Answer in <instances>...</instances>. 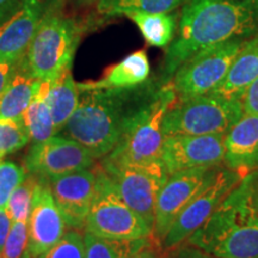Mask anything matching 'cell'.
<instances>
[{"instance_id": "cell-1", "label": "cell", "mask_w": 258, "mask_h": 258, "mask_svg": "<svg viewBox=\"0 0 258 258\" xmlns=\"http://www.w3.org/2000/svg\"><path fill=\"white\" fill-rule=\"evenodd\" d=\"M258 34V0H188L163 61L169 83L184 61L205 48Z\"/></svg>"}, {"instance_id": "cell-2", "label": "cell", "mask_w": 258, "mask_h": 258, "mask_svg": "<svg viewBox=\"0 0 258 258\" xmlns=\"http://www.w3.org/2000/svg\"><path fill=\"white\" fill-rule=\"evenodd\" d=\"M254 178L256 172L243 177L185 244L218 258H258Z\"/></svg>"}, {"instance_id": "cell-3", "label": "cell", "mask_w": 258, "mask_h": 258, "mask_svg": "<svg viewBox=\"0 0 258 258\" xmlns=\"http://www.w3.org/2000/svg\"><path fill=\"white\" fill-rule=\"evenodd\" d=\"M139 101L137 88L83 90L62 131L95 159H102L118 143L125 118Z\"/></svg>"}, {"instance_id": "cell-4", "label": "cell", "mask_w": 258, "mask_h": 258, "mask_svg": "<svg viewBox=\"0 0 258 258\" xmlns=\"http://www.w3.org/2000/svg\"><path fill=\"white\" fill-rule=\"evenodd\" d=\"M176 101L171 82L163 83L151 95H145L128 114L114 150L101 160L135 164L160 159L164 116Z\"/></svg>"}, {"instance_id": "cell-5", "label": "cell", "mask_w": 258, "mask_h": 258, "mask_svg": "<svg viewBox=\"0 0 258 258\" xmlns=\"http://www.w3.org/2000/svg\"><path fill=\"white\" fill-rule=\"evenodd\" d=\"M84 27L62 10V0H49L28 48L25 62L35 78L51 82L72 62Z\"/></svg>"}, {"instance_id": "cell-6", "label": "cell", "mask_w": 258, "mask_h": 258, "mask_svg": "<svg viewBox=\"0 0 258 258\" xmlns=\"http://www.w3.org/2000/svg\"><path fill=\"white\" fill-rule=\"evenodd\" d=\"M243 115V102L212 93L177 99L164 116L163 133L164 137L226 134Z\"/></svg>"}, {"instance_id": "cell-7", "label": "cell", "mask_w": 258, "mask_h": 258, "mask_svg": "<svg viewBox=\"0 0 258 258\" xmlns=\"http://www.w3.org/2000/svg\"><path fill=\"white\" fill-rule=\"evenodd\" d=\"M96 192L85 222V232L115 239L153 238V227L133 211L118 195L114 183L104 169L93 166Z\"/></svg>"}, {"instance_id": "cell-8", "label": "cell", "mask_w": 258, "mask_h": 258, "mask_svg": "<svg viewBox=\"0 0 258 258\" xmlns=\"http://www.w3.org/2000/svg\"><path fill=\"white\" fill-rule=\"evenodd\" d=\"M247 40L232 38L221 42L201 49L184 61L171 79L177 99L207 95L220 85Z\"/></svg>"}, {"instance_id": "cell-9", "label": "cell", "mask_w": 258, "mask_h": 258, "mask_svg": "<svg viewBox=\"0 0 258 258\" xmlns=\"http://www.w3.org/2000/svg\"><path fill=\"white\" fill-rule=\"evenodd\" d=\"M99 165L111 178L121 199L153 227L158 195L169 178L161 159L135 164L102 160Z\"/></svg>"}, {"instance_id": "cell-10", "label": "cell", "mask_w": 258, "mask_h": 258, "mask_svg": "<svg viewBox=\"0 0 258 258\" xmlns=\"http://www.w3.org/2000/svg\"><path fill=\"white\" fill-rule=\"evenodd\" d=\"M243 176L221 166L211 182L200 190L191 201L179 213L161 243L164 251H173L185 244L188 238L211 218L218 206L231 192Z\"/></svg>"}, {"instance_id": "cell-11", "label": "cell", "mask_w": 258, "mask_h": 258, "mask_svg": "<svg viewBox=\"0 0 258 258\" xmlns=\"http://www.w3.org/2000/svg\"><path fill=\"white\" fill-rule=\"evenodd\" d=\"M221 166L194 167L169 175L158 195L154 211L153 238L160 246L179 213L214 178Z\"/></svg>"}, {"instance_id": "cell-12", "label": "cell", "mask_w": 258, "mask_h": 258, "mask_svg": "<svg viewBox=\"0 0 258 258\" xmlns=\"http://www.w3.org/2000/svg\"><path fill=\"white\" fill-rule=\"evenodd\" d=\"M95 158L82 145L70 138L51 137L47 141L32 145L24 159V170L40 178L55 177L91 169Z\"/></svg>"}, {"instance_id": "cell-13", "label": "cell", "mask_w": 258, "mask_h": 258, "mask_svg": "<svg viewBox=\"0 0 258 258\" xmlns=\"http://www.w3.org/2000/svg\"><path fill=\"white\" fill-rule=\"evenodd\" d=\"M224 135H167L164 137L160 159L169 175L194 167L222 165Z\"/></svg>"}, {"instance_id": "cell-14", "label": "cell", "mask_w": 258, "mask_h": 258, "mask_svg": "<svg viewBox=\"0 0 258 258\" xmlns=\"http://www.w3.org/2000/svg\"><path fill=\"white\" fill-rule=\"evenodd\" d=\"M66 222L51 194L49 179L40 178L35 189L28 220V252L38 258L53 247L66 233Z\"/></svg>"}, {"instance_id": "cell-15", "label": "cell", "mask_w": 258, "mask_h": 258, "mask_svg": "<svg viewBox=\"0 0 258 258\" xmlns=\"http://www.w3.org/2000/svg\"><path fill=\"white\" fill-rule=\"evenodd\" d=\"M96 172L91 169L76 171L49 179L51 194L67 227L84 230L96 192Z\"/></svg>"}, {"instance_id": "cell-16", "label": "cell", "mask_w": 258, "mask_h": 258, "mask_svg": "<svg viewBox=\"0 0 258 258\" xmlns=\"http://www.w3.org/2000/svg\"><path fill=\"white\" fill-rule=\"evenodd\" d=\"M49 0H25L0 24V56L19 61L27 55Z\"/></svg>"}, {"instance_id": "cell-17", "label": "cell", "mask_w": 258, "mask_h": 258, "mask_svg": "<svg viewBox=\"0 0 258 258\" xmlns=\"http://www.w3.org/2000/svg\"><path fill=\"white\" fill-rule=\"evenodd\" d=\"M222 166L243 177L258 171V115L244 114L224 135Z\"/></svg>"}, {"instance_id": "cell-18", "label": "cell", "mask_w": 258, "mask_h": 258, "mask_svg": "<svg viewBox=\"0 0 258 258\" xmlns=\"http://www.w3.org/2000/svg\"><path fill=\"white\" fill-rule=\"evenodd\" d=\"M258 78V34L245 42L232 62L225 79L212 95L243 102L247 89Z\"/></svg>"}, {"instance_id": "cell-19", "label": "cell", "mask_w": 258, "mask_h": 258, "mask_svg": "<svg viewBox=\"0 0 258 258\" xmlns=\"http://www.w3.org/2000/svg\"><path fill=\"white\" fill-rule=\"evenodd\" d=\"M150 72L151 66L146 51L140 49L106 69L98 80L77 83V85L80 91L96 89H133L146 82Z\"/></svg>"}, {"instance_id": "cell-20", "label": "cell", "mask_w": 258, "mask_h": 258, "mask_svg": "<svg viewBox=\"0 0 258 258\" xmlns=\"http://www.w3.org/2000/svg\"><path fill=\"white\" fill-rule=\"evenodd\" d=\"M41 80L28 70L25 56L5 91L0 96V120H23V115L36 93Z\"/></svg>"}, {"instance_id": "cell-21", "label": "cell", "mask_w": 258, "mask_h": 258, "mask_svg": "<svg viewBox=\"0 0 258 258\" xmlns=\"http://www.w3.org/2000/svg\"><path fill=\"white\" fill-rule=\"evenodd\" d=\"M80 90L74 82L71 69L64 70L59 77L51 80L48 103L55 133H59L64 128L78 106Z\"/></svg>"}, {"instance_id": "cell-22", "label": "cell", "mask_w": 258, "mask_h": 258, "mask_svg": "<svg viewBox=\"0 0 258 258\" xmlns=\"http://www.w3.org/2000/svg\"><path fill=\"white\" fill-rule=\"evenodd\" d=\"M84 244L85 258H132L141 251L150 249L159 243L154 238L115 239L85 232Z\"/></svg>"}, {"instance_id": "cell-23", "label": "cell", "mask_w": 258, "mask_h": 258, "mask_svg": "<svg viewBox=\"0 0 258 258\" xmlns=\"http://www.w3.org/2000/svg\"><path fill=\"white\" fill-rule=\"evenodd\" d=\"M50 82H42L36 93L23 115V121L27 127L32 145L41 144L55 135L53 117L48 103Z\"/></svg>"}, {"instance_id": "cell-24", "label": "cell", "mask_w": 258, "mask_h": 258, "mask_svg": "<svg viewBox=\"0 0 258 258\" xmlns=\"http://www.w3.org/2000/svg\"><path fill=\"white\" fill-rule=\"evenodd\" d=\"M125 17L134 22L147 44L152 47H169L178 29L177 15L172 12H164V14L132 12L125 15Z\"/></svg>"}, {"instance_id": "cell-25", "label": "cell", "mask_w": 258, "mask_h": 258, "mask_svg": "<svg viewBox=\"0 0 258 258\" xmlns=\"http://www.w3.org/2000/svg\"><path fill=\"white\" fill-rule=\"evenodd\" d=\"M188 0H99L96 4L97 14L103 17L125 16L132 12L164 14L172 12Z\"/></svg>"}, {"instance_id": "cell-26", "label": "cell", "mask_w": 258, "mask_h": 258, "mask_svg": "<svg viewBox=\"0 0 258 258\" xmlns=\"http://www.w3.org/2000/svg\"><path fill=\"white\" fill-rule=\"evenodd\" d=\"M38 179L40 177L27 173L23 182L16 186V189L12 191L6 205V212L14 222L29 220Z\"/></svg>"}, {"instance_id": "cell-27", "label": "cell", "mask_w": 258, "mask_h": 258, "mask_svg": "<svg viewBox=\"0 0 258 258\" xmlns=\"http://www.w3.org/2000/svg\"><path fill=\"white\" fill-rule=\"evenodd\" d=\"M30 135L23 120H0V159L23 148Z\"/></svg>"}, {"instance_id": "cell-28", "label": "cell", "mask_w": 258, "mask_h": 258, "mask_svg": "<svg viewBox=\"0 0 258 258\" xmlns=\"http://www.w3.org/2000/svg\"><path fill=\"white\" fill-rule=\"evenodd\" d=\"M38 258H85L84 235L78 230H71Z\"/></svg>"}, {"instance_id": "cell-29", "label": "cell", "mask_w": 258, "mask_h": 258, "mask_svg": "<svg viewBox=\"0 0 258 258\" xmlns=\"http://www.w3.org/2000/svg\"><path fill=\"white\" fill-rule=\"evenodd\" d=\"M27 175L24 167L0 159V208H6L10 196Z\"/></svg>"}, {"instance_id": "cell-30", "label": "cell", "mask_w": 258, "mask_h": 258, "mask_svg": "<svg viewBox=\"0 0 258 258\" xmlns=\"http://www.w3.org/2000/svg\"><path fill=\"white\" fill-rule=\"evenodd\" d=\"M28 221L14 222L2 249V258H23L28 251Z\"/></svg>"}, {"instance_id": "cell-31", "label": "cell", "mask_w": 258, "mask_h": 258, "mask_svg": "<svg viewBox=\"0 0 258 258\" xmlns=\"http://www.w3.org/2000/svg\"><path fill=\"white\" fill-rule=\"evenodd\" d=\"M19 61L6 59V57L0 56V96L3 95L6 86L9 85L12 77L15 76L16 71L18 69Z\"/></svg>"}, {"instance_id": "cell-32", "label": "cell", "mask_w": 258, "mask_h": 258, "mask_svg": "<svg viewBox=\"0 0 258 258\" xmlns=\"http://www.w3.org/2000/svg\"><path fill=\"white\" fill-rule=\"evenodd\" d=\"M243 108L244 114L258 115V78L244 95Z\"/></svg>"}, {"instance_id": "cell-33", "label": "cell", "mask_w": 258, "mask_h": 258, "mask_svg": "<svg viewBox=\"0 0 258 258\" xmlns=\"http://www.w3.org/2000/svg\"><path fill=\"white\" fill-rule=\"evenodd\" d=\"M25 0H0V24L21 8Z\"/></svg>"}, {"instance_id": "cell-34", "label": "cell", "mask_w": 258, "mask_h": 258, "mask_svg": "<svg viewBox=\"0 0 258 258\" xmlns=\"http://www.w3.org/2000/svg\"><path fill=\"white\" fill-rule=\"evenodd\" d=\"M177 258H218L212 256L205 251L196 249V247L190 246V245L183 244L178 247V252H177Z\"/></svg>"}, {"instance_id": "cell-35", "label": "cell", "mask_w": 258, "mask_h": 258, "mask_svg": "<svg viewBox=\"0 0 258 258\" xmlns=\"http://www.w3.org/2000/svg\"><path fill=\"white\" fill-rule=\"evenodd\" d=\"M12 224H14V221L11 220L8 212H6V208H0V249H3V246H4Z\"/></svg>"}, {"instance_id": "cell-36", "label": "cell", "mask_w": 258, "mask_h": 258, "mask_svg": "<svg viewBox=\"0 0 258 258\" xmlns=\"http://www.w3.org/2000/svg\"><path fill=\"white\" fill-rule=\"evenodd\" d=\"M74 6H80V8H85V6L96 5L99 0H70Z\"/></svg>"}, {"instance_id": "cell-37", "label": "cell", "mask_w": 258, "mask_h": 258, "mask_svg": "<svg viewBox=\"0 0 258 258\" xmlns=\"http://www.w3.org/2000/svg\"><path fill=\"white\" fill-rule=\"evenodd\" d=\"M253 198H254V203H256V208H257V212H258V171H256V178H254Z\"/></svg>"}, {"instance_id": "cell-38", "label": "cell", "mask_w": 258, "mask_h": 258, "mask_svg": "<svg viewBox=\"0 0 258 258\" xmlns=\"http://www.w3.org/2000/svg\"><path fill=\"white\" fill-rule=\"evenodd\" d=\"M153 247H151V249L147 250L146 254H145V258H161V256H158L156 250H154Z\"/></svg>"}, {"instance_id": "cell-39", "label": "cell", "mask_w": 258, "mask_h": 258, "mask_svg": "<svg viewBox=\"0 0 258 258\" xmlns=\"http://www.w3.org/2000/svg\"><path fill=\"white\" fill-rule=\"evenodd\" d=\"M152 247H153V246H152ZM150 249H151V247H150ZM147 250H148V249L144 250V251H141V252H139L138 254H135V256H134V257H132V258H145V254H146Z\"/></svg>"}, {"instance_id": "cell-40", "label": "cell", "mask_w": 258, "mask_h": 258, "mask_svg": "<svg viewBox=\"0 0 258 258\" xmlns=\"http://www.w3.org/2000/svg\"><path fill=\"white\" fill-rule=\"evenodd\" d=\"M23 258H31V256H30V254H29L28 251H27V253L24 254V257H23Z\"/></svg>"}, {"instance_id": "cell-41", "label": "cell", "mask_w": 258, "mask_h": 258, "mask_svg": "<svg viewBox=\"0 0 258 258\" xmlns=\"http://www.w3.org/2000/svg\"><path fill=\"white\" fill-rule=\"evenodd\" d=\"M161 258H170L169 256H161Z\"/></svg>"}, {"instance_id": "cell-42", "label": "cell", "mask_w": 258, "mask_h": 258, "mask_svg": "<svg viewBox=\"0 0 258 258\" xmlns=\"http://www.w3.org/2000/svg\"><path fill=\"white\" fill-rule=\"evenodd\" d=\"M0 258H2V249H0Z\"/></svg>"}]
</instances>
